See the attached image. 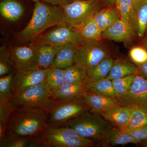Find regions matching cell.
<instances>
[{"mask_svg": "<svg viewBox=\"0 0 147 147\" xmlns=\"http://www.w3.org/2000/svg\"><path fill=\"white\" fill-rule=\"evenodd\" d=\"M132 1H133V3H134V7L138 5L140 3L144 1V0H132Z\"/></svg>", "mask_w": 147, "mask_h": 147, "instance_id": "obj_41", "label": "cell"}, {"mask_svg": "<svg viewBox=\"0 0 147 147\" xmlns=\"http://www.w3.org/2000/svg\"><path fill=\"white\" fill-rule=\"evenodd\" d=\"M100 0H76L62 7L65 23L77 30L100 10Z\"/></svg>", "mask_w": 147, "mask_h": 147, "instance_id": "obj_6", "label": "cell"}, {"mask_svg": "<svg viewBox=\"0 0 147 147\" xmlns=\"http://www.w3.org/2000/svg\"><path fill=\"white\" fill-rule=\"evenodd\" d=\"M34 137H24L18 134L7 132L0 147H30Z\"/></svg>", "mask_w": 147, "mask_h": 147, "instance_id": "obj_29", "label": "cell"}, {"mask_svg": "<svg viewBox=\"0 0 147 147\" xmlns=\"http://www.w3.org/2000/svg\"><path fill=\"white\" fill-rule=\"evenodd\" d=\"M35 44L37 52L38 66L40 68H49L62 46H53L47 44Z\"/></svg>", "mask_w": 147, "mask_h": 147, "instance_id": "obj_20", "label": "cell"}, {"mask_svg": "<svg viewBox=\"0 0 147 147\" xmlns=\"http://www.w3.org/2000/svg\"><path fill=\"white\" fill-rule=\"evenodd\" d=\"M137 74H132L112 80L116 97L119 99L124 97L127 93L134 78Z\"/></svg>", "mask_w": 147, "mask_h": 147, "instance_id": "obj_32", "label": "cell"}, {"mask_svg": "<svg viewBox=\"0 0 147 147\" xmlns=\"http://www.w3.org/2000/svg\"><path fill=\"white\" fill-rule=\"evenodd\" d=\"M63 125L71 127L81 136L94 141H99L105 132L114 126L100 114L90 110L82 113Z\"/></svg>", "mask_w": 147, "mask_h": 147, "instance_id": "obj_5", "label": "cell"}, {"mask_svg": "<svg viewBox=\"0 0 147 147\" xmlns=\"http://www.w3.org/2000/svg\"><path fill=\"white\" fill-rule=\"evenodd\" d=\"M144 47H145L147 50V38L144 42Z\"/></svg>", "mask_w": 147, "mask_h": 147, "instance_id": "obj_43", "label": "cell"}, {"mask_svg": "<svg viewBox=\"0 0 147 147\" xmlns=\"http://www.w3.org/2000/svg\"><path fill=\"white\" fill-rule=\"evenodd\" d=\"M118 100L119 105L137 106L147 113V80L137 74L127 93Z\"/></svg>", "mask_w": 147, "mask_h": 147, "instance_id": "obj_10", "label": "cell"}, {"mask_svg": "<svg viewBox=\"0 0 147 147\" xmlns=\"http://www.w3.org/2000/svg\"><path fill=\"white\" fill-rule=\"evenodd\" d=\"M32 1H33L34 2H36L38 1H42V0H32Z\"/></svg>", "mask_w": 147, "mask_h": 147, "instance_id": "obj_44", "label": "cell"}, {"mask_svg": "<svg viewBox=\"0 0 147 147\" xmlns=\"http://www.w3.org/2000/svg\"><path fill=\"white\" fill-rule=\"evenodd\" d=\"M110 56L106 47L98 40L92 41L84 39L79 45L75 64L86 69L87 71Z\"/></svg>", "mask_w": 147, "mask_h": 147, "instance_id": "obj_8", "label": "cell"}, {"mask_svg": "<svg viewBox=\"0 0 147 147\" xmlns=\"http://www.w3.org/2000/svg\"><path fill=\"white\" fill-rule=\"evenodd\" d=\"M103 1L109 6H111L115 5L116 0H103Z\"/></svg>", "mask_w": 147, "mask_h": 147, "instance_id": "obj_40", "label": "cell"}, {"mask_svg": "<svg viewBox=\"0 0 147 147\" xmlns=\"http://www.w3.org/2000/svg\"><path fill=\"white\" fill-rule=\"evenodd\" d=\"M129 107L131 108L130 116L127 125L124 128L134 129L147 125V113L137 106Z\"/></svg>", "mask_w": 147, "mask_h": 147, "instance_id": "obj_31", "label": "cell"}, {"mask_svg": "<svg viewBox=\"0 0 147 147\" xmlns=\"http://www.w3.org/2000/svg\"><path fill=\"white\" fill-rule=\"evenodd\" d=\"M44 82L15 93L10 100L16 108H41L51 110L57 101Z\"/></svg>", "mask_w": 147, "mask_h": 147, "instance_id": "obj_4", "label": "cell"}, {"mask_svg": "<svg viewBox=\"0 0 147 147\" xmlns=\"http://www.w3.org/2000/svg\"><path fill=\"white\" fill-rule=\"evenodd\" d=\"M0 12L1 15L7 20L16 21L23 15L24 8L16 0H4L0 3Z\"/></svg>", "mask_w": 147, "mask_h": 147, "instance_id": "obj_23", "label": "cell"}, {"mask_svg": "<svg viewBox=\"0 0 147 147\" xmlns=\"http://www.w3.org/2000/svg\"><path fill=\"white\" fill-rule=\"evenodd\" d=\"M94 145V141L82 137L71 127L47 125L34 137L31 147H89Z\"/></svg>", "mask_w": 147, "mask_h": 147, "instance_id": "obj_3", "label": "cell"}, {"mask_svg": "<svg viewBox=\"0 0 147 147\" xmlns=\"http://www.w3.org/2000/svg\"><path fill=\"white\" fill-rule=\"evenodd\" d=\"M15 70L0 78V101H10L13 94L11 90Z\"/></svg>", "mask_w": 147, "mask_h": 147, "instance_id": "obj_33", "label": "cell"}, {"mask_svg": "<svg viewBox=\"0 0 147 147\" xmlns=\"http://www.w3.org/2000/svg\"><path fill=\"white\" fill-rule=\"evenodd\" d=\"M50 111L45 108H16L7 124V131L33 137L47 126Z\"/></svg>", "mask_w": 147, "mask_h": 147, "instance_id": "obj_2", "label": "cell"}, {"mask_svg": "<svg viewBox=\"0 0 147 147\" xmlns=\"http://www.w3.org/2000/svg\"><path fill=\"white\" fill-rule=\"evenodd\" d=\"M49 89L54 94L64 83V73L63 69L50 67L45 80Z\"/></svg>", "mask_w": 147, "mask_h": 147, "instance_id": "obj_27", "label": "cell"}, {"mask_svg": "<svg viewBox=\"0 0 147 147\" xmlns=\"http://www.w3.org/2000/svg\"><path fill=\"white\" fill-rule=\"evenodd\" d=\"M10 54L15 70L39 67L37 65L36 46L34 42H31L25 46L13 47Z\"/></svg>", "mask_w": 147, "mask_h": 147, "instance_id": "obj_11", "label": "cell"}, {"mask_svg": "<svg viewBox=\"0 0 147 147\" xmlns=\"http://www.w3.org/2000/svg\"><path fill=\"white\" fill-rule=\"evenodd\" d=\"M141 144H142L144 146L147 147V140L142 142Z\"/></svg>", "mask_w": 147, "mask_h": 147, "instance_id": "obj_42", "label": "cell"}, {"mask_svg": "<svg viewBox=\"0 0 147 147\" xmlns=\"http://www.w3.org/2000/svg\"><path fill=\"white\" fill-rule=\"evenodd\" d=\"M79 47V45L76 44H68L62 46L50 67L63 69L73 65L75 63Z\"/></svg>", "mask_w": 147, "mask_h": 147, "instance_id": "obj_17", "label": "cell"}, {"mask_svg": "<svg viewBox=\"0 0 147 147\" xmlns=\"http://www.w3.org/2000/svg\"><path fill=\"white\" fill-rule=\"evenodd\" d=\"M138 68L136 65L123 59L114 61L112 68L106 79L110 80L125 77L130 74H138Z\"/></svg>", "mask_w": 147, "mask_h": 147, "instance_id": "obj_21", "label": "cell"}, {"mask_svg": "<svg viewBox=\"0 0 147 147\" xmlns=\"http://www.w3.org/2000/svg\"><path fill=\"white\" fill-rule=\"evenodd\" d=\"M122 129L124 132L133 137L138 142V144H141L147 140V125L134 129L124 128Z\"/></svg>", "mask_w": 147, "mask_h": 147, "instance_id": "obj_37", "label": "cell"}, {"mask_svg": "<svg viewBox=\"0 0 147 147\" xmlns=\"http://www.w3.org/2000/svg\"><path fill=\"white\" fill-rule=\"evenodd\" d=\"M63 70L65 82L85 86L88 78L87 71L86 69L74 64L63 69Z\"/></svg>", "mask_w": 147, "mask_h": 147, "instance_id": "obj_26", "label": "cell"}, {"mask_svg": "<svg viewBox=\"0 0 147 147\" xmlns=\"http://www.w3.org/2000/svg\"><path fill=\"white\" fill-rule=\"evenodd\" d=\"M138 68L137 74L147 80V61L140 65H137Z\"/></svg>", "mask_w": 147, "mask_h": 147, "instance_id": "obj_39", "label": "cell"}, {"mask_svg": "<svg viewBox=\"0 0 147 147\" xmlns=\"http://www.w3.org/2000/svg\"><path fill=\"white\" fill-rule=\"evenodd\" d=\"M147 28V0H144L134 7L132 29L134 34L144 37Z\"/></svg>", "mask_w": 147, "mask_h": 147, "instance_id": "obj_19", "label": "cell"}, {"mask_svg": "<svg viewBox=\"0 0 147 147\" xmlns=\"http://www.w3.org/2000/svg\"><path fill=\"white\" fill-rule=\"evenodd\" d=\"M32 15L26 26L16 34L18 41L33 42L42 32L50 27L65 24L62 7L36 2Z\"/></svg>", "mask_w": 147, "mask_h": 147, "instance_id": "obj_1", "label": "cell"}, {"mask_svg": "<svg viewBox=\"0 0 147 147\" xmlns=\"http://www.w3.org/2000/svg\"><path fill=\"white\" fill-rule=\"evenodd\" d=\"M146 35H147V28L146 30Z\"/></svg>", "mask_w": 147, "mask_h": 147, "instance_id": "obj_45", "label": "cell"}, {"mask_svg": "<svg viewBox=\"0 0 147 147\" xmlns=\"http://www.w3.org/2000/svg\"><path fill=\"white\" fill-rule=\"evenodd\" d=\"M49 68L37 67L26 70H15L11 86L13 94L44 82Z\"/></svg>", "mask_w": 147, "mask_h": 147, "instance_id": "obj_12", "label": "cell"}, {"mask_svg": "<svg viewBox=\"0 0 147 147\" xmlns=\"http://www.w3.org/2000/svg\"><path fill=\"white\" fill-rule=\"evenodd\" d=\"M83 98L90 110L98 114L109 107L119 105L118 99L117 98L105 97L88 91H86Z\"/></svg>", "mask_w": 147, "mask_h": 147, "instance_id": "obj_18", "label": "cell"}, {"mask_svg": "<svg viewBox=\"0 0 147 147\" xmlns=\"http://www.w3.org/2000/svg\"><path fill=\"white\" fill-rule=\"evenodd\" d=\"M115 5L118 11L120 19L132 29L134 7L132 0H116Z\"/></svg>", "mask_w": 147, "mask_h": 147, "instance_id": "obj_28", "label": "cell"}, {"mask_svg": "<svg viewBox=\"0 0 147 147\" xmlns=\"http://www.w3.org/2000/svg\"><path fill=\"white\" fill-rule=\"evenodd\" d=\"M93 18L103 32L120 18L118 11L115 5L98 11L95 14Z\"/></svg>", "mask_w": 147, "mask_h": 147, "instance_id": "obj_24", "label": "cell"}, {"mask_svg": "<svg viewBox=\"0 0 147 147\" xmlns=\"http://www.w3.org/2000/svg\"><path fill=\"white\" fill-rule=\"evenodd\" d=\"M130 111L129 107L116 105L106 108L99 114L114 126L123 129L128 123Z\"/></svg>", "mask_w": 147, "mask_h": 147, "instance_id": "obj_13", "label": "cell"}, {"mask_svg": "<svg viewBox=\"0 0 147 147\" xmlns=\"http://www.w3.org/2000/svg\"><path fill=\"white\" fill-rule=\"evenodd\" d=\"M85 88L86 90L99 95L117 98L112 80L106 78L87 84L85 86Z\"/></svg>", "mask_w": 147, "mask_h": 147, "instance_id": "obj_25", "label": "cell"}, {"mask_svg": "<svg viewBox=\"0 0 147 147\" xmlns=\"http://www.w3.org/2000/svg\"><path fill=\"white\" fill-rule=\"evenodd\" d=\"M129 57L136 65L143 64L147 61V50L141 46L132 47L129 50Z\"/></svg>", "mask_w": 147, "mask_h": 147, "instance_id": "obj_34", "label": "cell"}, {"mask_svg": "<svg viewBox=\"0 0 147 147\" xmlns=\"http://www.w3.org/2000/svg\"><path fill=\"white\" fill-rule=\"evenodd\" d=\"M134 34L131 27L120 18L102 32L101 39L106 38L116 41H127Z\"/></svg>", "mask_w": 147, "mask_h": 147, "instance_id": "obj_14", "label": "cell"}, {"mask_svg": "<svg viewBox=\"0 0 147 147\" xmlns=\"http://www.w3.org/2000/svg\"><path fill=\"white\" fill-rule=\"evenodd\" d=\"M98 142L103 147L114 146L128 144H138V142L129 134L124 132L121 128L115 126L105 132Z\"/></svg>", "mask_w": 147, "mask_h": 147, "instance_id": "obj_15", "label": "cell"}, {"mask_svg": "<svg viewBox=\"0 0 147 147\" xmlns=\"http://www.w3.org/2000/svg\"><path fill=\"white\" fill-rule=\"evenodd\" d=\"M90 110L83 97L67 102L57 101L50 110L47 123L51 126H61Z\"/></svg>", "mask_w": 147, "mask_h": 147, "instance_id": "obj_7", "label": "cell"}, {"mask_svg": "<svg viewBox=\"0 0 147 147\" xmlns=\"http://www.w3.org/2000/svg\"><path fill=\"white\" fill-rule=\"evenodd\" d=\"M45 2L53 5H58L63 7L76 0H42Z\"/></svg>", "mask_w": 147, "mask_h": 147, "instance_id": "obj_38", "label": "cell"}, {"mask_svg": "<svg viewBox=\"0 0 147 147\" xmlns=\"http://www.w3.org/2000/svg\"><path fill=\"white\" fill-rule=\"evenodd\" d=\"M86 91L84 85L64 82L53 94V97L56 101L67 102L83 97Z\"/></svg>", "mask_w": 147, "mask_h": 147, "instance_id": "obj_16", "label": "cell"}, {"mask_svg": "<svg viewBox=\"0 0 147 147\" xmlns=\"http://www.w3.org/2000/svg\"><path fill=\"white\" fill-rule=\"evenodd\" d=\"M16 110L10 101H0V123L7 125L9 120Z\"/></svg>", "mask_w": 147, "mask_h": 147, "instance_id": "obj_35", "label": "cell"}, {"mask_svg": "<svg viewBox=\"0 0 147 147\" xmlns=\"http://www.w3.org/2000/svg\"><path fill=\"white\" fill-rule=\"evenodd\" d=\"M12 67H14V65L11 59V54L1 50L0 76H4L12 71Z\"/></svg>", "mask_w": 147, "mask_h": 147, "instance_id": "obj_36", "label": "cell"}, {"mask_svg": "<svg viewBox=\"0 0 147 147\" xmlns=\"http://www.w3.org/2000/svg\"><path fill=\"white\" fill-rule=\"evenodd\" d=\"M84 40L79 32L66 24L59 25L46 34L37 38L33 42L62 46L68 44L80 45Z\"/></svg>", "mask_w": 147, "mask_h": 147, "instance_id": "obj_9", "label": "cell"}, {"mask_svg": "<svg viewBox=\"0 0 147 147\" xmlns=\"http://www.w3.org/2000/svg\"><path fill=\"white\" fill-rule=\"evenodd\" d=\"M76 31L79 32L84 39L92 41H98L101 39L102 31L94 21L93 17L81 29Z\"/></svg>", "mask_w": 147, "mask_h": 147, "instance_id": "obj_30", "label": "cell"}, {"mask_svg": "<svg viewBox=\"0 0 147 147\" xmlns=\"http://www.w3.org/2000/svg\"><path fill=\"white\" fill-rule=\"evenodd\" d=\"M114 61V60L110 56L87 71L88 78L85 87L87 84L106 78L112 68Z\"/></svg>", "mask_w": 147, "mask_h": 147, "instance_id": "obj_22", "label": "cell"}]
</instances>
